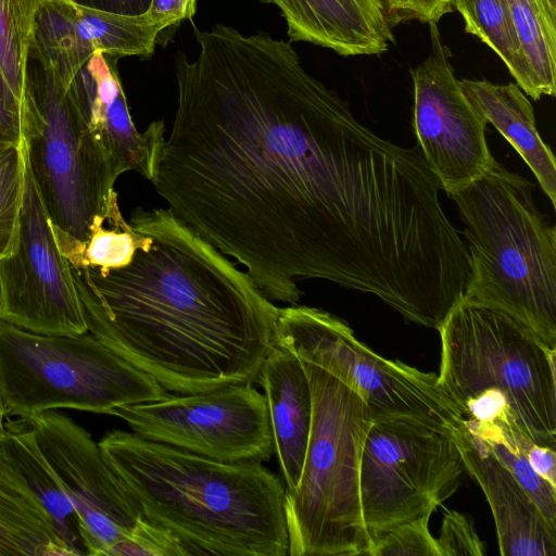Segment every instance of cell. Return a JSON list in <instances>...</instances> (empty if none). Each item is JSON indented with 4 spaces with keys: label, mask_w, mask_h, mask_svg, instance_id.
<instances>
[{
    "label": "cell",
    "mask_w": 556,
    "mask_h": 556,
    "mask_svg": "<svg viewBox=\"0 0 556 556\" xmlns=\"http://www.w3.org/2000/svg\"><path fill=\"white\" fill-rule=\"evenodd\" d=\"M0 393L7 417L113 408L172 393L90 332L48 336L0 320Z\"/></svg>",
    "instance_id": "8"
},
{
    "label": "cell",
    "mask_w": 556,
    "mask_h": 556,
    "mask_svg": "<svg viewBox=\"0 0 556 556\" xmlns=\"http://www.w3.org/2000/svg\"><path fill=\"white\" fill-rule=\"evenodd\" d=\"M408 9L412 20L421 23H438L445 14L454 9L452 0H408Z\"/></svg>",
    "instance_id": "36"
},
{
    "label": "cell",
    "mask_w": 556,
    "mask_h": 556,
    "mask_svg": "<svg viewBox=\"0 0 556 556\" xmlns=\"http://www.w3.org/2000/svg\"><path fill=\"white\" fill-rule=\"evenodd\" d=\"M109 556H187V553L172 533L141 516Z\"/></svg>",
    "instance_id": "30"
},
{
    "label": "cell",
    "mask_w": 556,
    "mask_h": 556,
    "mask_svg": "<svg viewBox=\"0 0 556 556\" xmlns=\"http://www.w3.org/2000/svg\"><path fill=\"white\" fill-rule=\"evenodd\" d=\"M276 5L291 41L343 56L380 55L395 42L381 0H263Z\"/></svg>",
    "instance_id": "18"
},
{
    "label": "cell",
    "mask_w": 556,
    "mask_h": 556,
    "mask_svg": "<svg viewBox=\"0 0 556 556\" xmlns=\"http://www.w3.org/2000/svg\"><path fill=\"white\" fill-rule=\"evenodd\" d=\"M116 59L96 52L79 70L67 92L91 130L126 167L149 181L165 141L163 121L139 131L129 112Z\"/></svg>",
    "instance_id": "16"
},
{
    "label": "cell",
    "mask_w": 556,
    "mask_h": 556,
    "mask_svg": "<svg viewBox=\"0 0 556 556\" xmlns=\"http://www.w3.org/2000/svg\"><path fill=\"white\" fill-rule=\"evenodd\" d=\"M64 555L49 514L0 447V556Z\"/></svg>",
    "instance_id": "21"
},
{
    "label": "cell",
    "mask_w": 556,
    "mask_h": 556,
    "mask_svg": "<svg viewBox=\"0 0 556 556\" xmlns=\"http://www.w3.org/2000/svg\"><path fill=\"white\" fill-rule=\"evenodd\" d=\"M197 0H151L146 14L164 29L190 20L195 13Z\"/></svg>",
    "instance_id": "33"
},
{
    "label": "cell",
    "mask_w": 556,
    "mask_h": 556,
    "mask_svg": "<svg viewBox=\"0 0 556 556\" xmlns=\"http://www.w3.org/2000/svg\"><path fill=\"white\" fill-rule=\"evenodd\" d=\"M77 4L91 9L122 14V15H141L144 14L151 3V0H71Z\"/></svg>",
    "instance_id": "34"
},
{
    "label": "cell",
    "mask_w": 556,
    "mask_h": 556,
    "mask_svg": "<svg viewBox=\"0 0 556 556\" xmlns=\"http://www.w3.org/2000/svg\"><path fill=\"white\" fill-rule=\"evenodd\" d=\"M98 444L143 517L187 556L288 555L286 488L262 463L219 462L123 430Z\"/></svg>",
    "instance_id": "3"
},
{
    "label": "cell",
    "mask_w": 556,
    "mask_h": 556,
    "mask_svg": "<svg viewBox=\"0 0 556 556\" xmlns=\"http://www.w3.org/2000/svg\"><path fill=\"white\" fill-rule=\"evenodd\" d=\"M534 185L496 160L447 193L467 241L463 299L500 311L556 350V228L534 201Z\"/></svg>",
    "instance_id": "4"
},
{
    "label": "cell",
    "mask_w": 556,
    "mask_h": 556,
    "mask_svg": "<svg viewBox=\"0 0 556 556\" xmlns=\"http://www.w3.org/2000/svg\"><path fill=\"white\" fill-rule=\"evenodd\" d=\"M25 149L58 244L79 267L91 236L123 217L114 189L126 167L40 65L30 70Z\"/></svg>",
    "instance_id": "6"
},
{
    "label": "cell",
    "mask_w": 556,
    "mask_h": 556,
    "mask_svg": "<svg viewBox=\"0 0 556 556\" xmlns=\"http://www.w3.org/2000/svg\"><path fill=\"white\" fill-rule=\"evenodd\" d=\"M302 364L313 414L299 483L286 493L288 555L369 556L372 542L363 518L359 475L370 409L346 383Z\"/></svg>",
    "instance_id": "5"
},
{
    "label": "cell",
    "mask_w": 556,
    "mask_h": 556,
    "mask_svg": "<svg viewBox=\"0 0 556 556\" xmlns=\"http://www.w3.org/2000/svg\"><path fill=\"white\" fill-rule=\"evenodd\" d=\"M431 515L404 522L371 543L369 556H441L429 530Z\"/></svg>",
    "instance_id": "29"
},
{
    "label": "cell",
    "mask_w": 556,
    "mask_h": 556,
    "mask_svg": "<svg viewBox=\"0 0 556 556\" xmlns=\"http://www.w3.org/2000/svg\"><path fill=\"white\" fill-rule=\"evenodd\" d=\"M176 61L177 109L151 181L270 301L302 279L422 305L462 247L420 151L361 124L289 42L217 25Z\"/></svg>",
    "instance_id": "1"
},
{
    "label": "cell",
    "mask_w": 556,
    "mask_h": 556,
    "mask_svg": "<svg viewBox=\"0 0 556 556\" xmlns=\"http://www.w3.org/2000/svg\"><path fill=\"white\" fill-rule=\"evenodd\" d=\"M0 320L39 334L88 332L72 264L58 244L27 157L13 249L0 258Z\"/></svg>",
    "instance_id": "12"
},
{
    "label": "cell",
    "mask_w": 556,
    "mask_h": 556,
    "mask_svg": "<svg viewBox=\"0 0 556 556\" xmlns=\"http://www.w3.org/2000/svg\"><path fill=\"white\" fill-rule=\"evenodd\" d=\"M256 381L264 390L286 493H291L301 477L312 426L309 381L301 359L278 344L263 362Z\"/></svg>",
    "instance_id": "19"
},
{
    "label": "cell",
    "mask_w": 556,
    "mask_h": 556,
    "mask_svg": "<svg viewBox=\"0 0 556 556\" xmlns=\"http://www.w3.org/2000/svg\"><path fill=\"white\" fill-rule=\"evenodd\" d=\"M391 27L412 20L408 0H381Z\"/></svg>",
    "instance_id": "37"
},
{
    "label": "cell",
    "mask_w": 556,
    "mask_h": 556,
    "mask_svg": "<svg viewBox=\"0 0 556 556\" xmlns=\"http://www.w3.org/2000/svg\"><path fill=\"white\" fill-rule=\"evenodd\" d=\"M277 344L354 389L372 418L416 415L440 421L454 434L465 427L462 412L434 374L378 355L326 311L299 304L279 308Z\"/></svg>",
    "instance_id": "10"
},
{
    "label": "cell",
    "mask_w": 556,
    "mask_h": 556,
    "mask_svg": "<svg viewBox=\"0 0 556 556\" xmlns=\"http://www.w3.org/2000/svg\"><path fill=\"white\" fill-rule=\"evenodd\" d=\"M5 417L7 416H5V413H4V407H3V403H2V399H1V393H0V431L3 429Z\"/></svg>",
    "instance_id": "38"
},
{
    "label": "cell",
    "mask_w": 556,
    "mask_h": 556,
    "mask_svg": "<svg viewBox=\"0 0 556 556\" xmlns=\"http://www.w3.org/2000/svg\"><path fill=\"white\" fill-rule=\"evenodd\" d=\"M26 165L25 140H0V258L14 244L22 207Z\"/></svg>",
    "instance_id": "27"
},
{
    "label": "cell",
    "mask_w": 556,
    "mask_h": 556,
    "mask_svg": "<svg viewBox=\"0 0 556 556\" xmlns=\"http://www.w3.org/2000/svg\"><path fill=\"white\" fill-rule=\"evenodd\" d=\"M163 29L146 13L122 15L71 0H43L36 15L30 59L67 89L96 52L116 60L151 55Z\"/></svg>",
    "instance_id": "15"
},
{
    "label": "cell",
    "mask_w": 556,
    "mask_h": 556,
    "mask_svg": "<svg viewBox=\"0 0 556 556\" xmlns=\"http://www.w3.org/2000/svg\"><path fill=\"white\" fill-rule=\"evenodd\" d=\"M74 506L86 555L109 556L143 516L90 433L58 409L25 418Z\"/></svg>",
    "instance_id": "14"
},
{
    "label": "cell",
    "mask_w": 556,
    "mask_h": 556,
    "mask_svg": "<svg viewBox=\"0 0 556 556\" xmlns=\"http://www.w3.org/2000/svg\"><path fill=\"white\" fill-rule=\"evenodd\" d=\"M452 7L463 16L465 31L501 58L522 91L533 100L541 99L517 38L508 0H452Z\"/></svg>",
    "instance_id": "23"
},
{
    "label": "cell",
    "mask_w": 556,
    "mask_h": 556,
    "mask_svg": "<svg viewBox=\"0 0 556 556\" xmlns=\"http://www.w3.org/2000/svg\"><path fill=\"white\" fill-rule=\"evenodd\" d=\"M467 430L488 442L494 454L525 489L545 519L556 528V488L532 468L527 457L528 450L535 443L526 435L511 430L475 426Z\"/></svg>",
    "instance_id": "26"
},
{
    "label": "cell",
    "mask_w": 556,
    "mask_h": 556,
    "mask_svg": "<svg viewBox=\"0 0 556 556\" xmlns=\"http://www.w3.org/2000/svg\"><path fill=\"white\" fill-rule=\"evenodd\" d=\"M517 38L540 97L556 93V10L547 0H508Z\"/></svg>",
    "instance_id": "24"
},
{
    "label": "cell",
    "mask_w": 556,
    "mask_h": 556,
    "mask_svg": "<svg viewBox=\"0 0 556 556\" xmlns=\"http://www.w3.org/2000/svg\"><path fill=\"white\" fill-rule=\"evenodd\" d=\"M129 224L141 242L127 264L72 266L88 332L170 393L254 382L279 307L169 208Z\"/></svg>",
    "instance_id": "2"
},
{
    "label": "cell",
    "mask_w": 556,
    "mask_h": 556,
    "mask_svg": "<svg viewBox=\"0 0 556 556\" xmlns=\"http://www.w3.org/2000/svg\"><path fill=\"white\" fill-rule=\"evenodd\" d=\"M43 0H0V71L27 109L35 21Z\"/></svg>",
    "instance_id": "25"
},
{
    "label": "cell",
    "mask_w": 556,
    "mask_h": 556,
    "mask_svg": "<svg viewBox=\"0 0 556 556\" xmlns=\"http://www.w3.org/2000/svg\"><path fill=\"white\" fill-rule=\"evenodd\" d=\"M109 415L143 439L219 462L263 463L275 453L265 395L248 382L124 405Z\"/></svg>",
    "instance_id": "11"
},
{
    "label": "cell",
    "mask_w": 556,
    "mask_h": 556,
    "mask_svg": "<svg viewBox=\"0 0 556 556\" xmlns=\"http://www.w3.org/2000/svg\"><path fill=\"white\" fill-rule=\"evenodd\" d=\"M437 544L441 556H482L484 545L479 539L473 522L464 514L446 510Z\"/></svg>",
    "instance_id": "31"
},
{
    "label": "cell",
    "mask_w": 556,
    "mask_h": 556,
    "mask_svg": "<svg viewBox=\"0 0 556 556\" xmlns=\"http://www.w3.org/2000/svg\"><path fill=\"white\" fill-rule=\"evenodd\" d=\"M459 86L481 115L513 146L536 177L540 187L556 205V161L535 126L533 106L514 83L458 79Z\"/></svg>",
    "instance_id": "20"
},
{
    "label": "cell",
    "mask_w": 556,
    "mask_h": 556,
    "mask_svg": "<svg viewBox=\"0 0 556 556\" xmlns=\"http://www.w3.org/2000/svg\"><path fill=\"white\" fill-rule=\"evenodd\" d=\"M438 331V381L458 409L479 394H495L533 443L555 448L556 350L510 316L463 298Z\"/></svg>",
    "instance_id": "7"
},
{
    "label": "cell",
    "mask_w": 556,
    "mask_h": 556,
    "mask_svg": "<svg viewBox=\"0 0 556 556\" xmlns=\"http://www.w3.org/2000/svg\"><path fill=\"white\" fill-rule=\"evenodd\" d=\"M438 23H429V55L412 71L413 125L420 153L446 193L481 177L495 162L486 119L463 92Z\"/></svg>",
    "instance_id": "13"
},
{
    "label": "cell",
    "mask_w": 556,
    "mask_h": 556,
    "mask_svg": "<svg viewBox=\"0 0 556 556\" xmlns=\"http://www.w3.org/2000/svg\"><path fill=\"white\" fill-rule=\"evenodd\" d=\"M0 447L46 508L72 555H86L74 506L25 418L5 417Z\"/></svg>",
    "instance_id": "22"
},
{
    "label": "cell",
    "mask_w": 556,
    "mask_h": 556,
    "mask_svg": "<svg viewBox=\"0 0 556 556\" xmlns=\"http://www.w3.org/2000/svg\"><path fill=\"white\" fill-rule=\"evenodd\" d=\"M532 468L553 486L556 488V452L555 448L532 444L527 452Z\"/></svg>",
    "instance_id": "35"
},
{
    "label": "cell",
    "mask_w": 556,
    "mask_h": 556,
    "mask_svg": "<svg viewBox=\"0 0 556 556\" xmlns=\"http://www.w3.org/2000/svg\"><path fill=\"white\" fill-rule=\"evenodd\" d=\"M547 2L549 3L552 9L556 10V0H547Z\"/></svg>",
    "instance_id": "39"
},
{
    "label": "cell",
    "mask_w": 556,
    "mask_h": 556,
    "mask_svg": "<svg viewBox=\"0 0 556 556\" xmlns=\"http://www.w3.org/2000/svg\"><path fill=\"white\" fill-rule=\"evenodd\" d=\"M455 441L464 469L482 489L495 522L503 556H555L556 528L497 458L488 442L460 429Z\"/></svg>",
    "instance_id": "17"
},
{
    "label": "cell",
    "mask_w": 556,
    "mask_h": 556,
    "mask_svg": "<svg viewBox=\"0 0 556 556\" xmlns=\"http://www.w3.org/2000/svg\"><path fill=\"white\" fill-rule=\"evenodd\" d=\"M454 432L416 415L374 417L361 460L363 518L371 542L432 513L455 493L464 472Z\"/></svg>",
    "instance_id": "9"
},
{
    "label": "cell",
    "mask_w": 556,
    "mask_h": 556,
    "mask_svg": "<svg viewBox=\"0 0 556 556\" xmlns=\"http://www.w3.org/2000/svg\"><path fill=\"white\" fill-rule=\"evenodd\" d=\"M140 242L141 235L124 217L110 222L91 236L79 267H121L130 261Z\"/></svg>",
    "instance_id": "28"
},
{
    "label": "cell",
    "mask_w": 556,
    "mask_h": 556,
    "mask_svg": "<svg viewBox=\"0 0 556 556\" xmlns=\"http://www.w3.org/2000/svg\"><path fill=\"white\" fill-rule=\"evenodd\" d=\"M27 109L0 71V140H25Z\"/></svg>",
    "instance_id": "32"
}]
</instances>
